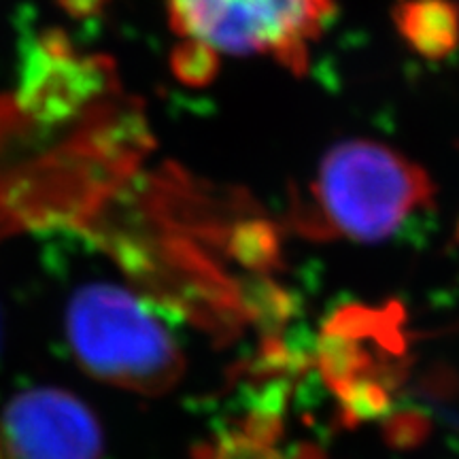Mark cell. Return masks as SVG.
Masks as SVG:
<instances>
[{
  "label": "cell",
  "mask_w": 459,
  "mask_h": 459,
  "mask_svg": "<svg viewBox=\"0 0 459 459\" xmlns=\"http://www.w3.org/2000/svg\"><path fill=\"white\" fill-rule=\"evenodd\" d=\"M308 194L311 204L298 206L296 221L304 232L375 243L432 204L436 186L394 147L349 139L328 149Z\"/></svg>",
  "instance_id": "6da1fadb"
},
{
  "label": "cell",
  "mask_w": 459,
  "mask_h": 459,
  "mask_svg": "<svg viewBox=\"0 0 459 459\" xmlns=\"http://www.w3.org/2000/svg\"><path fill=\"white\" fill-rule=\"evenodd\" d=\"M71 351L91 377L132 394L170 392L183 377L175 338L139 296L115 285H88L68 304Z\"/></svg>",
  "instance_id": "7a4b0ae2"
},
{
  "label": "cell",
  "mask_w": 459,
  "mask_h": 459,
  "mask_svg": "<svg viewBox=\"0 0 459 459\" xmlns=\"http://www.w3.org/2000/svg\"><path fill=\"white\" fill-rule=\"evenodd\" d=\"M172 30L234 56H271L294 74L336 15L334 0H169Z\"/></svg>",
  "instance_id": "3957f363"
},
{
  "label": "cell",
  "mask_w": 459,
  "mask_h": 459,
  "mask_svg": "<svg viewBox=\"0 0 459 459\" xmlns=\"http://www.w3.org/2000/svg\"><path fill=\"white\" fill-rule=\"evenodd\" d=\"M99 419L77 395L30 389L0 415V459H100Z\"/></svg>",
  "instance_id": "277c9868"
},
{
  "label": "cell",
  "mask_w": 459,
  "mask_h": 459,
  "mask_svg": "<svg viewBox=\"0 0 459 459\" xmlns=\"http://www.w3.org/2000/svg\"><path fill=\"white\" fill-rule=\"evenodd\" d=\"M105 82L99 65L77 60L66 45H34L22 79L20 102L39 122L66 119L77 113Z\"/></svg>",
  "instance_id": "5b68a950"
},
{
  "label": "cell",
  "mask_w": 459,
  "mask_h": 459,
  "mask_svg": "<svg viewBox=\"0 0 459 459\" xmlns=\"http://www.w3.org/2000/svg\"><path fill=\"white\" fill-rule=\"evenodd\" d=\"M392 17L406 45L426 60H445L459 48V4L453 0H400Z\"/></svg>",
  "instance_id": "8992f818"
},
{
  "label": "cell",
  "mask_w": 459,
  "mask_h": 459,
  "mask_svg": "<svg viewBox=\"0 0 459 459\" xmlns=\"http://www.w3.org/2000/svg\"><path fill=\"white\" fill-rule=\"evenodd\" d=\"M279 432L273 412H255L203 445L196 459H321L311 449H281Z\"/></svg>",
  "instance_id": "52a82bcc"
},
{
  "label": "cell",
  "mask_w": 459,
  "mask_h": 459,
  "mask_svg": "<svg viewBox=\"0 0 459 459\" xmlns=\"http://www.w3.org/2000/svg\"><path fill=\"white\" fill-rule=\"evenodd\" d=\"M172 66L183 82L204 85L217 73V51L211 49L209 45L187 39V43L181 45L172 56Z\"/></svg>",
  "instance_id": "ba28073f"
},
{
  "label": "cell",
  "mask_w": 459,
  "mask_h": 459,
  "mask_svg": "<svg viewBox=\"0 0 459 459\" xmlns=\"http://www.w3.org/2000/svg\"><path fill=\"white\" fill-rule=\"evenodd\" d=\"M102 0H62V4L71 11L73 15H85L91 13L94 9L100 7Z\"/></svg>",
  "instance_id": "9c48e42d"
}]
</instances>
